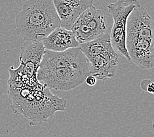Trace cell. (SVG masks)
Returning <instances> with one entry per match:
<instances>
[{
    "mask_svg": "<svg viewBox=\"0 0 154 137\" xmlns=\"http://www.w3.org/2000/svg\"><path fill=\"white\" fill-rule=\"evenodd\" d=\"M89 75V63L78 47L61 52L45 50L37 79L49 89L68 91L83 84Z\"/></svg>",
    "mask_w": 154,
    "mask_h": 137,
    "instance_id": "1",
    "label": "cell"
},
{
    "mask_svg": "<svg viewBox=\"0 0 154 137\" xmlns=\"http://www.w3.org/2000/svg\"><path fill=\"white\" fill-rule=\"evenodd\" d=\"M11 107L17 115L22 114L30 122V125L41 124L58 111L64 112L66 101L51 93L43 84L39 86H9Z\"/></svg>",
    "mask_w": 154,
    "mask_h": 137,
    "instance_id": "2",
    "label": "cell"
},
{
    "mask_svg": "<svg viewBox=\"0 0 154 137\" xmlns=\"http://www.w3.org/2000/svg\"><path fill=\"white\" fill-rule=\"evenodd\" d=\"M16 32L26 42H39L60 26L52 0H28L15 18Z\"/></svg>",
    "mask_w": 154,
    "mask_h": 137,
    "instance_id": "3",
    "label": "cell"
},
{
    "mask_svg": "<svg viewBox=\"0 0 154 137\" xmlns=\"http://www.w3.org/2000/svg\"><path fill=\"white\" fill-rule=\"evenodd\" d=\"M79 47L89 63L90 75L100 80L116 76L119 56L109 33L105 32L93 40L79 44Z\"/></svg>",
    "mask_w": 154,
    "mask_h": 137,
    "instance_id": "4",
    "label": "cell"
},
{
    "mask_svg": "<svg viewBox=\"0 0 154 137\" xmlns=\"http://www.w3.org/2000/svg\"><path fill=\"white\" fill-rule=\"evenodd\" d=\"M140 5L138 0H117L108 5V11L113 20L109 34L112 45L117 53L129 61L131 59L125 46L127 21L132 11Z\"/></svg>",
    "mask_w": 154,
    "mask_h": 137,
    "instance_id": "5",
    "label": "cell"
},
{
    "mask_svg": "<svg viewBox=\"0 0 154 137\" xmlns=\"http://www.w3.org/2000/svg\"><path fill=\"white\" fill-rule=\"evenodd\" d=\"M106 30V18L103 12L93 5L80 15L71 28L79 44L94 40Z\"/></svg>",
    "mask_w": 154,
    "mask_h": 137,
    "instance_id": "6",
    "label": "cell"
},
{
    "mask_svg": "<svg viewBox=\"0 0 154 137\" xmlns=\"http://www.w3.org/2000/svg\"><path fill=\"white\" fill-rule=\"evenodd\" d=\"M60 27L71 30L81 14L93 5V0H52Z\"/></svg>",
    "mask_w": 154,
    "mask_h": 137,
    "instance_id": "7",
    "label": "cell"
},
{
    "mask_svg": "<svg viewBox=\"0 0 154 137\" xmlns=\"http://www.w3.org/2000/svg\"><path fill=\"white\" fill-rule=\"evenodd\" d=\"M45 50L42 41L28 42L21 47L20 67L26 77L38 80L37 72Z\"/></svg>",
    "mask_w": 154,
    "mask_h": 137,
    "instance_id": "8",
    "label": "cell"
},
{
    "mask_svg": "<svg viewBox=\"0 0 154 137\" xmlns=\"http://www.w3.org/2000/svg\"><path fill=\"white\" fill-rule=\"evenodd\" d=\"M42 43L45 50L57 52L79 46L73 32L60 26L45 37Z\"/></svg>",
    "mask_w": 154,
    "mask_h": 137,
    "instance_id": "9",
    "label": "cell"
},
{
    "mask_svg": "<svg viewBox=\"0 0 154 137\" xmlns=\"http://www.w3.org/2000/svg\"><path fill=\"white\" fill-rule=\"evenodd\" d=\"M97 78L91 75H88L85 80V82L86 83V84L88 85V86H94L97 83Z\"/></svg>",
    "mask_w": 154,
    "mask_h": 137,
    "instance_id": "10",
    "label": "cell"
},
{
    "mask_svg": "<svg viewBox=\"0 0 154 137\" xmlns=\"http://www.w3.org/2000/svg\"><path fill=\"white\" fill-rule=\"evenodd\" d=\"M146 91L149 92V93H150V94H153V93H154V83L153 81L150 80L148 83V84L147 85V87H146Z\"/></svg>",
    "mask_w": 154,
    "mask_h": 137,
    "instance_id": "11",
    "label": "cell"
}]
</instances>
